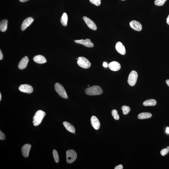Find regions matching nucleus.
<instances>
[{
	"instance_id": "nucleus-3",
	"label": "nucleus",
	"mask_w": 169,
	"mask_h": 169,
	"mask_svg": "<svg viewBox=\"0 0 169 169\" xmlns=\"http://www.w3.org/2000/svg\"><path fill=\"white\" fill-rule=\"evenodd\" d=\"M55 88L56 91L58 93L59 95L62 97V98L68 99V97L66 91L64 87L61 85L57 83L55 85Z\"/></svg>"
},
{
	"instance_id": "nucleus-9",
	"label": "nucleus",
	"mask_w": 169,
	"mask_h": 169,
	"mask_svg": "<svg viewBox=\"0 0 169 169\" xmlns=\"http://www.w3.org/2000/svg\"><path fill=\"white\" fill-rule=\"evenodd\" d=\"M86 24L89 27L94 31L97 29V27L93 21L88 17L85 16L83 18Z\"/></svg>"
},
{
	"instance_id": "nucleus-24",
	"label": "nucleus",
	"mask_w": 169,
	"mask_h": 169,
	"mask_svg": "<svg viewBox=\"0 0 169 169\" xmlns=\"http://www.w3.org/2000/svg\"><path fill=\"white\" fill-rule=\"evenodd\" d=\"M111 114L115 119L117 120H119L120 119V117L117 110L115 109L112 110L111 111Z\"/></svg>"
},
{
	"instance_id": "nucleus-19",
	"label": "nucleus",
	"mask_w": 169,
	"mask_h": 169,
	"mask_svg": "<svg viewBox=\"0 0 169 169\" xmlns=\"http://www.w3.org/2000/svg\"><path fill=\"white\" fill-rule=\"evenodd\" d=\"M8 20L6 19L2 20L0 23V30L4 32L6 31L7 29Z\"/></svg>"
},
{
	"instance_id": "nucleus-11",
	"label": "nucleus",
	"mask_w": 169,
	"mask_h": 169,
	"mask_svg": "<svg viewBox=\"0 0 169 169\" xmlns=\"http://www.w3.org/2000/svg\"><path fill=\"white\" fill-rule=\"evenodd\" d=\"M130 25L133 29L137 31H141L142 29V26L141 23L136 20H133L131 21Z\"/></svg>"
},
{
	"instance_id": "nucleus-15",
	"label": "nucleus",
	"mask_w": 169,
	"mask_h": 169,
	"mask_svg": "<svg viewBox=\"0 0 169 169\" xmlns=\"http://www.w3.org/2000/svg\"><path fill=\"white\" fill-rule=\"evenodd\" d=\"M31 148V145L28 144H25L22 147L21 151L22 155L24 157H28Z\"/></svg>"
},
{
	"instance_id": "nucleus-13",
	"label": "nucleus",
	"mask_w": 169,
	"mask_h": 169,
	"mask_svg": "<svg viewBox=\"0 0 169 169\" xmlns=\"http://www.w3.org/2000/svg\"><path fill=\"white\" fill-rule=\"evenodd\" d=\"M91 121L92 126L95 130H98L99 129L100 124L98 118L95 116H92L91 118Z\"/></svg>"
},
{
	"instance_id": "nucleus-31",
	"label": "nucleus",
	"mask_w": 169,
	"mask_h": 169,
	"mask_svg": "<svg viewBox=\"0 0 169 169\" xmlns=\"http://www.w3.org/2000/svg\"><path fill=\"white\" fill-rule=\"evenodd\" d=\"M103 66L105 67H107L108 66V64L106 63V62H104Z\"/></svg>"
},
{
	"instance_id": "nucleus-10",
	"label": "nucleus",
	"mask_w": 169,
	"mask_h": 169,
	"mask_svg": "<svg viewBox=\"0 0 169 169\" xmlns=\"http://www.w3.org/2000/svg\"><path fill=\"white\" fill-rule=\"evenodd\" d=\"M34 20V19L31 17H28L24 20L21 25V30L22 31H25L28 27L32 23Z\"/></svg>"
},
{
	"instance_id": "nucleus-7",
	"label": "nucleus",
	"mask_w": 169,
	"mask_h": 169,
	"mask_svg": "<svg viewBox=\"0 0 169 169\" xmlns=\"http://www.w3.org/2000/svg\"><path fill=\"white\" fill-rule=\"evenodd\" d=\"M74 42L78 44H82L85 47L88 48H92L94 47V44L91 42L90 39H87L85 40H75Z\"/></svg>"
},
{
	"instance_id": "nucleus-6",
	"label": "nucleus",
	"mask_w": 169,
	"mask_h": 169,
	"mask_svg": "<svg viewBox=\"0 0 169 169\" xmlns=\"http://www.w3.org/2000/svg\"><path fill=\"white\" fill-rule=\"evenodd\" d=\"M138 74L136 71H132L129 75L127 82L131 86H134L136 83Z\"/></svg>"
},
{
	"instance_id": "nucleus-1",
	"label": "nucleus",
	"mask_w": 169,
	"mask_h": 169,
	"mask_svg": "<svg viewBox=\"0 0 169 169\" xmlns=\"http://www.w3.org/2000/svg\"><path fill=\"white\" fill-rule=\"evenodd\" d=\"M86 94L89 95H99L103 93L101 88L98 86H93L86 88L85 90Z\"/></svg>"
},
{
	"instance_id": "nucleus-18",
	"label": "nucleus",
	"mask_w": 169,
	"mask_h": 169,
	"mask_svg": "<svg viewBox=\"0 0 169 169\" xmlns=\"http://www.w3.org/2000/svg\"><path fill=\"white\" fill-rule=\"evenodd\" d=\"M63 124L68 131L72 133H74L75 132V129L74 127L70 123L67 122H63Z\"/></svg>"
},
{
	"instance_id": "nucleus-16",
	"label": "nucleus",
	"mask_w": 169,
	"mask_h": 169,
	"mask_svg": "<svg viewBox=\"0 0 169 169\" xmlns=\"http://www.w3.org/2000/svg\"><path fill=\"white\" fill-rule=\"evenodd\" d=\"M108 67L110 69L114 71H119L121 67L120 64L116 61L111 62L108 65Z\"/></svg>"
},
{
	"instance_id": "nucleus-38",
	"label": "nucleus",
	"mask_w": 169,
	"mask_h": 169,
	"mask_svg": "<svg viewBox=\"0 0 169 169\" xmlns=\"http://www.w3.org/2000/svg\"><path fill=\"white\" fill-rule=\"evenodd\" d=\"M167 149H168V150L169 151V146H168V147H167Z\"/></svg>"
},
{
	"instance_id": "nucleus-14",
	"label": "nucleus",
	"mask_w": 169,
	"mask_h": 169,
	"mask_svg": "<svg viewBox=\"0 0 169 169\" xmlns=\"http://www.w3.org/2000/svg\"><path fill=\"white\" fill-rule=\"evenodd\" d=\"M29 61L28 57L26 56L24 57L19 63L18 67L19 69L23 70L26 68Z\"/></svg>"
},
{
	"instance_id": "nucleus-5",
	"label": "nucleus",
	"mask_w": 169,
	"mask_h": 169,
	"mask_svg": "<svg viewBox=\"0 0 169 169\" xmlns=\"http://www.w3.org/2000/svg\"><path fill=\"white\" fill-rule=\"evenodd\" d=\"M66 157L67 162L68 164H71L74 162L77 158V154L73 150H69L66 151Z\"/></svg>"
},
{
	"instance_id": "nucleus-37",
	"label": "nucleus",
	"mask_w": 169,
	"mask_h": 169,
	"mask_svg": "<svg viewBox=\"0 0 169 169\" xmlns=\"http://www.w3.org/2000/svg\"><path fill=\"white\" fill-rule=\"evenodd\" d=\"M1 93H0V101H1Z\"/></svg>"
},
{
	"instance_id": "nucleus-2",
	"label": "nucleus",
	"mask_w": 169,
	"mask_h": 169,
	"mask_svg": "<svg viewBox=\"0 0 169 169\" xmlns=\"http://www.w3.org/2000/svg\"><path fill=\"white\" fill-rule=\"evenodd\" d=\"M45 115L46 113L44 111L39 110L37 111L33 117V125L36 126L39 125Z\"/></svg>"
},
{
	"instance_id": "nucleus-21",
	"label": "nucleus",
	"mask_w": 169,
	"mask_h": 169,
	"mask_svg": "<svg viewBox=\"0 0 169 169\" xmlns=\"http://www.w3.org/2000/svg\"><path fill=\"white\" fill-rule=\"evenodd\" d=\"M157 104V102L154 99H151L146 100L143 102V104L145 106H154Z\"/></svg>"
},
{
	"instance_id": "nucleus-25",
	"label": "nucleus",
	"mask_w": 169,
	"mask_h": 169,
	"mask_svg": "<svg viewBox=\"0 0 169 169\" xmlns=\"http://www.w3.org/2000/svg\"><path fill=\"white\" fill-rule=\"evenodd\" d=\"M167 0H155L154 4L156 6H161L163 5Z\"/></svg>"
},
{
	"instance_id": "nucleus-22",
	"label": "nucleus",
	"mask_w": 169,
	"mask_h": 169,
	"mask_svg": "<svg viewBox=\"0 0 169 169\" xmlns=\"http://www.w3.org/2000/svg\"><path fill=\"white\" fill-rule=\"evenodd\" d=\"M68 21V16L67 14L64 13L61 17L60 22L63 26H66L67 25Z\"/></svg>"
},
{
	"instance_id": "nucleus-40",
	"label": "nucleus",
	"mask_w": 169,
	"mask_h": 169,
	"mask_svg": "<svg viewBox=\"0 0 169 169\" xmlns=\"http://www.w3.org/2000/svg\"><path fill=\"white\" fill-rule=\"evenodd\" d=\"M89 85H88V87H89Z\"/></svg>"
},
{
	"instance_id": "nucleus-32",
	"label": "nucleus",
	"mask_w": 169,
	"mask_h": 169,
	"mask_svg": "<svg viewBox=\"0 0 169 169\" xmlns=\"http://www.w3.org/2000/svg\"><path fill=\"white\" fill-rule=\"evenodd\" d=\"M3 58V55L1 50H0V60H2Z\"/></svg>"
},
{
	"instance_id": "nucleus-30",
	"label": "nucleus",
	"mask_w": 169,
	"mask_h": 169,
	"mask_svg": "<svg viewBox=\"0 0 169 169\" xmlns=\"http://www.w3.org/2000/svg\"><path fill=\"white\" fill-rule=\"evenodd\" d=\"M123 168V166L122 165H119L116 166L115 169H122Z\"/></svg>"
},
{
	"instance_id": "nucleus-35",
	"label": "nucleus",
	"mask_w": 169,
	"mask_h": 169,
	"mask_svg": "<svg viewBox=\"0 0 169 169\" xmlns=\"http://www.w3.org/2000/svg\"><path fill=\"white\" fill-rule=\"evenodd\" d=\"M28 1H29V0H20V1L21 2H25Z\"/></svg>"
},
{
	"instance_id": "nucleus-23",
	"label": "nucleus",
	"mask_w": 169,
	"mask_h": 169,
	"mask_svg": "<svg viewBox=\"0 0 169 169\" xmlns=\"http://www.w3.org/2000/svg\"><path fill=\"white\" fill-rule=\"evenodd\" d=\"M122 111L123 114L124 115L128 114L130 111V108L129 107L126 106H122Z\"/></svg>"
},
{
	"instance_id": "nucleus-39",
	"label": "nucleus",
	"mask_w": 169,
	"mask_h": 169,
	"mask_svg": "<svg viewBox=\"0 0 169 169\" xmlns=\"http://www.w3.org/2000/svg\"><path fill=\"white\" fill-rule=\"evenodd\" d=\"M122 1H125V0H122Z\"/></svg>"
},
{
	"instance_id": "nucleus-17",
	"label": "nucleus",
	"mask_w": 169,
	"mask_h": 169,
	"mask_svg": "<svg viewBox=\"0 0 169 169\" xmlns=\"http://www.w3.org/2000/svg\"><path fill=\"white\" fill-rule=\"evenodd\" d=\"M33 60L36 63L39 64H43L47 63V62L45 57L41 55H36L34 57Z\"/></svg>"
},
{
	"instance_id": "nucleus-28",
	"label": "nucleus",
	"mask_w": 169,
	"mask_h": 169,
	"mask_svg": "<svg viewBox=\"0 0 169 169\" xmlns=\"http://www.w3.org/2000/svg\"><path fill=\"white\" fill-rule=\"evenodd\" d=\"M169 151L167 148L166 149H164L162 150L161 151V154L162 156H165L166 155L168 154Z\"/></svg>"
},
{
	"instance_id": "nucleus-33",
	"label": "nucleus",
	"mask_w": 169,
	"mask_h": 169,
	"mask_svg": "<svg viewBox=\"0 0 169 169\" xmlns=\"http://www.w3.org/2000/svg\"><path fill=\"white\" fill-rule=\"evenodd\" d=\"M166 21L167 24L169 25V15L167 18Z\"/></svg>"
},
{
	"instance_id": "nucleus-26",
	"label": "nucleus",
	"mask_w": 169,
	"mask_h": 169,
	"mask_svg": "<svg viewBox=\"0 0 169 169\" xmlns=\"http://www.w3.org/2000/svg\"><path fill=\"white\" fill-rule=\"evenodd\" d=\"M53 157L56 163H58L59 161V157L58 153L55 150H54L53 151Z\"/></svg>"
},
{
	"instance_id": "nucleus-4",
	"label": "nucleus",
	"mask_w": 169,
	"mask_h": 169,
	"mask_svg": "<svg viewBox=\"0 0 169 169\" xmlns=\"http://www.w3.org/2000/svg\"><path fill=\"white\" fill-rule=\"evenodd\" d=\"M77 63L81 67L84 69L90 68L91 66L90 62L87 59L84 57H79L78 58Z\"/></svg>"
},
{
	"instance_id": "nucleus-20",
	"label": "nucleus",
	"mask_w": 169,
	"mask_h": 169,
	"mask_svg": "<svg viewBox=\"0 0 169 169\" xmlns=\"http://www.w3.org/2000/svg\"><path fill=\"white\" fill-rule=\"evenodd\" d=\"M152 114L150 113L145 112L141 113L138 116V118L140 119H149L152 117Z\"/></svg>"
},
{
	"instance_id": "nucleus-29",
	"label": "nucleus",
	"mask_w": 169,
	"mask_h": 169,
	"mask_svg": "<svg viewBox=\"0 0 169 169\" xmlns=\"http://www.w3.org/2000/svg\"><path fill=\"white\" fill-rule=\"evenodd\" d=\"M5 138V136L4 134L2 133V132H0V139L1 140H4Z\"/></svg>"
},
{
	"instance_id": "nucleus-34",
	"label": "nucleus",
	"mask_w": 169,
	"mask_h": 169,
	"mask_svg": "<svg viewBox=\"0 0 169 169\" xmlns=\"http://www.w3.org/2000/svg\"><path fill=\"white\" fill-rule=\"evenodd\" d=\"M166 83L167 84V85L169 87V80H167L166 81Z\"/></svg>"
},
{
	"instance_id": "nucleus-27",
	"label": "nucleus",
	"mask_w": 169,
	"mask_h": 169,
	"mask_svg": "<svg viewBox=\"0 0 169 169\" xmlns=\"http://www.w3.org/2000/svg\"><path fill=\"white\" fill-rule=\"evenodd\" d=\"M89 1L92 4L97 6L100 5L101 4V0H89Z\"/></svg>"
},
{
	"instance_id": "nucleus-12",
	"label": "nucleus",
	"mask_w": 169,
	"mask_h": 169,
	"mask_svg": "<svg viewBox=\"0 0 169 169\" xmlns=\"http://www.w3.org/2000/svg\"><path fill=\"white\" fill-rule=\"evenodd\" d=\"M115 48L116 50L119 53L122 55H125L126 53L125 47L120 42H117L116 44Z\"/></svg>"
},
{
	"instance_id": "nucleus-36",
	"label": "nucleus",
	"mask_w": 169,
	"mask_h": 169,
	"mask_svg": "<svg viewBox=\"0 0 169 169\" xmlns=\"http://www.w3.org/2000/svg\"><path fill=\"white\" fill-rule=\"evenodd\" d=\"M166 132L167 133L169 134V127H167L166 130Z\"/></svg>"
},
{
	"instance_id": "nucleus-8",
	"label": "nucleus",
	"mask_w": 169,
	"mask_h": 169,
	"mask_svg": "<svg viewBox=\"0 0 169 169\" xmlns=\"http://www.w3.org/2000/svg\"><path fill=\"white\" fill-rule=\"evenodd\" d=\"M19 89L20 91L28 94L32 93L33 91V87L28 84H21L19 87Z\"/></svg>"
}]
</instances>
